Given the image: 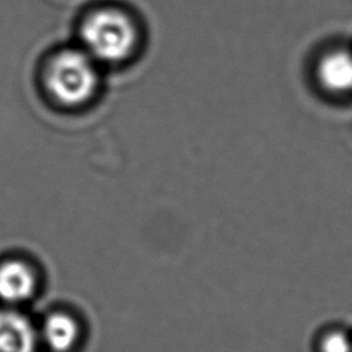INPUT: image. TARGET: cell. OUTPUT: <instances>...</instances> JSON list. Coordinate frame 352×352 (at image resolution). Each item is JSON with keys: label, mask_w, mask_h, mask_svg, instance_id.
<instances>
[{"label": "cell", "mask_w": 352, "mask_h": 352, "mask_svg": "<svg viewBox=\"0 0 352 352\" xmlns=\"http://www.w3.org/2000/svg\"><path fill=\"white\" fill-rule=\"evenodd\" d=\"M40 337L51 351L69 352L80 337V326L72 315L54 312L44 319Z\"/></svg>", "instance_id": "8992f818"}, {"label": "cell", "mask_w": 352, "mask_h": 352, "mask_svg": "<svg viewBox=\"0 0 352 352\" xmlns=\"http://www.w3.org/2000/svg\"><path fill=\"white\" fill-rule=\"evenodd\" d=\"M37 289L34 270L23 260H6L0 264V298L8 304L29 300Z\"/></svg>", "instance_id": "3957f363"}, {"label": "cell", "mask_w": 352, "mask_h": 352, "mask_svg": "<svg viewBox=\"0 0 352 352\" xmlns=\"http://www.w3.org/2000/svg\"><path fill=\"white\" fill-rule=\"evenodd\" d=\"M318 78L330 92H352V54L340 50L324 55L318 66Z\"/></svg>", "instance_id": "5b68a950"}, {"label": "cell", "mask_w": 352, "mask_h": 352, "mask_svg": "<svg viewBox=\"0 0 352 352\" xmlns=\"http://www.w3.org/2000/svg\"><path fill=\"white\" fill-rule=\"evenodd\" d=\"M37 340L38 333L25 314L0 311V352H36Z\"/></svg>", "instance_id": "277c9868"}, {"label": "cell", "mask_w": 352, "mask_h": 352, "mask_svg": "<svg viewBox=\"0 0 352 352\" xmlns=\"http://www.w3.org/2000/svg\"><path fill=\"white\" fill-rule=\"evenodd\" d=\"M138 26L122 10L103 7L89 12L80 29L84 50L104 63H118L129 58L138 45Z\"/></svg>", "instance_id": "7a4b0ae2"}, {"label": "cell", "mask_w": 352, "mask_h": 352, "mask_svg": "<svg viewBox=\"0 0 352 352\" xmlns=\"http://www.w3.org/2000/svg\"><path fill=\"white\" fill-rule=\"evenodd\" d=\"M316 352H352V333L342 327H327L316 338Z\"/></svg>", "instance_id": "52a82bcc"}, {"label": "cell", "mask_w": 352, "mask_h": 352, "mask_svg": "<svg viewBox=\"0 0 352 352\" xmlns=\"http://www.w3.org/2000/svg\"><path fill=\"white\" fill-rule=\"evenodd\" d=\"M95 62L85 50L65 48L55 52L43 74L48 95L66 107H78L91 100L99 84Z\"/></svg>", "instance_id": "6da1fadb"}]
</instances>
